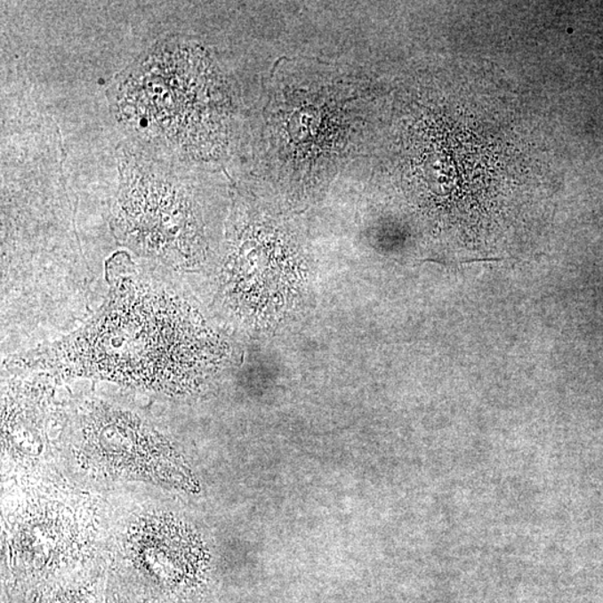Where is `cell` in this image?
<instances>
[{
	"instance_id": "obj_4",
	"label": "cell",
	"mask_w": 603,
	"mask_h": 603,
	"mask_svg": "<svg viewBox=\"0 0 603 603\" xmlns=\"http://www.w3.org/2000/svg\"><path fill=\"white\" fill-rule=\"evenodd\" d=\"M133 550L140 561L160 574L185 571L198 554L194 537L176 519H148L134 532Z\"/></svg>"
},
{
	"instance_id": "obj_1",
	"label": "cell",
	"mask_w": 603,
	"mask_h": 603,
	"mask_svg": "<svg viewBox=\"0 0 603 603\" xmlns=\"http://www.w3.org/2000/svg\"><path fill=\"white\" fill-rule=\"evenodd\" d=\"M200 318L176 297L137 292L113 302L43 364L157 391L194 387L220 359Z\"/></svg>"
},
{
	"instance_id": "obj_2",
	"label": "cell",
	"mask_w": 603,
	"mask_h": 603,
	"mask_svg": "<svg viewBox=\"0 0 603 603\" xmlns=\"http://www.w3.org/2000/svg\"><path fill=\"white\" fill-rule=\"evenodd\" d=\"M218 85L212 62L198 48L161 43L120 76L117 113L147 140L191 151L221 121L224 104Z\"/></svg>"
},
{
	"instance_id": "obj_3",
	"label": "cell",
	"mask_w": 603,
	"mask_h": 603,
	"mask_svg": "<svg viewBox=\"0 0 603 603\" xmlns=\"http://www.w3.org/2000/svg\"><path fill=\"white\" fill-rule=\"evenodd\" d=\"M117 222L140 251L173 261L191 255L194 225L185 198L172 183L147 176L131 179L120 197Z\"/></svg>"
}]
</instances>
